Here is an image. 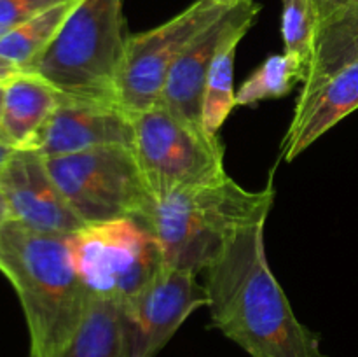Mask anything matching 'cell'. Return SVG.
Masks as SVG:
<instances>
[{
  "instance_id": "6da1fadb",
  "label": "cell",
  "mask_w": 358,
  "mask_h": 357,
  "mask_svg": "<svg viewBox=\"0 0 358 357\" xmlns=\"http://www.w3.org/2000/svg\"><path fill=\"white\" fill-rule=\"evenodd\" d=\"M264 227H240L203 270L212 328L250 357H327L269 268Z\"/></svg>"
},
{
  "instance_id": "7a4b0ae2",
  "label": "cell",
  "mask_w": 358,
  "mask_h": 357,
  "mask_svg": "<svg viewBox=\"0 0 358 357\" xmlns=\"http://www.w3.org/2000/svg\"><path fill=\"white\" fill-rule=\"evenodd\" d=\"M0 272L20 298L30 357L62 356L91 296L77 275L66 237L38 233L10 219L0 231Z\"/></svg>"
},
{
  "instance_id": "3957f363",
  "label": "cell",
  "mask_w": 358,
  "mask_h": 357,
  "mask_svg": "<svg viewBox=\"0 0 358 357\" xmlns=\"http://www.w3.org/2000/svg\"><path fill=\"white\" fill-rule=\"evenodd\" d=\"M273 203V182L250 191L227 175L152 198L142 220L156 237L164 265L198 275L240 227L268 219Z\"/></svg>"
},
{
  "instance_id": "277c9868",
  "label": "cell",
  "mask_w": 358,
  "mask_h": 357,
  "mask_svg": "<svg viewBox=\"0 0 358 357\" xmlns=\"http://www.w3.org/2000/svg\"><path fill=\"white\" fill-rule=\"evenodd\" d=\"M128 38L124 0H80L28 72L66 97L117 102Z\"/></svg>"
},
{
  "instance_id": "5b68a950",
  "label": "cell",
  "mask_w": 358,
  "mask_h": 357,
  "mask_svg": "<svg viewBox=\"0 0 358 357\" xmlns=\"http://www.w3.org/2000/svg\"><path fill=\"white\" fill-rule=\"evenodd\" d=\"M129 115L131 149L152 198L227 177L219 136L191 125L163 104Z\"/></svg>"
},
{
  "instance_id": "8992f818",
  "label": "cell",
  "mask_w": 358,
  "mask_h": 357,
  "mask_svg": "<svg viewBox=\"0 0 358 357\" xmlns=\"http://www.w3.org/2000/svg\"><path fill=\"white\" fill-rule=\"evenodd\" d=\"M66 244L90 294L121 303L135 296L164 266L156 237L138 217L86 224L66 237Z\"/></svg>"
},
{
  "instance_id": "52a82bcc",
  "label": "cell",
  "mask_w": 358,
  "mask_h": 357,
  "mask_svg": "<svg viewBox=\"0 0 358 357\" xmlns=\"http://www.w3.org/2000/svg\"><path fill=\"white\" fill-rule=\"evenodd\" d=\"M52 181L84 224L119 217L142 219L152 202L149 188L128 146L100 147L44 158Z\"/></svg>"
},
{
  "instance_id": "ba28073f",
  "label": "cell",
  "mask_w": 358,
  "mask_h": 357,
  "mask_svg": "<svg viewBox=\"0 0 358 357\" xmlns=\"http://www.w3.org/2000/svg\"><path fill=\"white\" fill-rule=\"evenodd\" d=\"M226 10L227 7L215 6L208 0H196L166 23L140 34H129L117 79V104L128 114L159 104L178 56Z\"/></svg>"
},
{
  "instance_id": "9c48e42d",
  "label": "cell",
  "mask_w": 358,
  "mask_h": 357,
  "mask_svg": "<svg viewBox=\"0 0 358 357\" xmlns=\"http://www.w3.org/2000/svg\"><path fill=\"white\" fill-rule=\"evenodd\" d=\"M205 286L185 270L164 265L145 287L122 303L133 357H157L198 308L206 307Z\"/></svg>"
},
{
  "instance_id": "30bf717a",
  "label": "cell",
  "mask_w": 358,
  "mask_h": 357,
  "mask_svg": "<svg viewBox=\"0 0 358 357\" xmlns=\"http://www.w3.org/2000/svg\"><path fill=\"white\" fill-rule=\"evenodd\" d=\"M112 146H133L131 115L117 102L59 93L58 105L28 149L51 158Z\"/></svg>"
},
{
  "instance_id": "8fae6325",
  "label": "cell",
  "mask_w": 358,
  "mask_h": 357,
  "mask_svg": "<svg viewBox=\"0 0 358 357\" xmlns=\"http://www.w3.org/2000/svg\"><path fill=\"white\" fill-rule=\"evenodd\" d=\"M0 189L10 219L28 230L70 237L86 226L48 172L44 158L31 149H16L0 172Z\"/></svg>"
},
{
  "instance_id": "7c38bea8",
  "label": "cell",
  "mask_w": 358,
  "mask_h": 357,
  "mask_svg": "<svg viewBox=\"0 0 358 357\" xmlns=\"http://www.w3.org/2000/svg\"><path fill=\"white\" fill-rule=\"evenodd\" d=\"M261 4L255 0H240L227 9L206 30H203L178 56L161 93L159 104L170 108L194 126H201L203 94L206 79L224 38L245 21H255ZM205 130V128H203Z\"/></svg>"
},
{
  "instance_id": "4fadbf2b",
  "label": "cell",
  "mask_w": 358,
  "mask_h": 357,
  "mask_svg": "<svg viewBox=\"0 0 358 357\" xmlns=\"http://www.w3.org/2000/svg\"><path fill=\"white\" fill-rule=\"evenodd\" d=\"M357 108L358 59L329 77L310 94L297 98L292 121L282 142V160H296Z\"/></svg>"
},
{
  "instance_id": "5bb4252c",
  "label": "cell",
  "mask_w": 358,
  "mask_h": 357,
  "mask_svg": "<svg viewBox=\"0 0 358 357\" xmlns=\"http://www.w3.org/2000/svg\"><path fill=\"white\" fill-rule=\"evenodd\" d=\"M59 102V93L42 77L20 72L3 86L0 128L3 140L28 149Z\"/></svg>"
},
{
  "instance_id": "9a60e30c",
  "label": "cell",
  "mask_w": 358,
  "mask_h": 357,
  "mask_svg": "<svg viewBox=\"0 0 358 357\" xmlns=\"http://www.w3.org/2000/svg\"><path fill=\"white\" fill-rule=\"evenodd\" d=\"M59 357H133L121 301L91 294L83 321Z\"/></svg>"
},
{
  "instance_id": "2e32d148",
  "label": "cell",
  "mask_w": 358,
  "mask_h": 357,
  "mask_svg": "<svg viewBox=\"0 0 358 357\" xmlns=\"http://www.w3.org/2000/svg\"><path fill=\"white\" fill-rule=\"evenodd\" d=\"M355 59H358V4L317 27L313 52L299 97L310 94Z\"/></svg>"
},
{
  "instance_id": "e0dca14e",
  "label": "cell",
  "mask_w": 358,
  "mask_h": 357,
  "mask_svg": "<svg viewBox=\"0 0 358 357\" xmlns=\"http://www.w3.org/2000/svg\"><path fill=\"white\" fill-rule=\"evenodd\" d=\"M255 21H245L238 24L217 51L215 59L206 79L205 94H203L201 125L210 135L219 136V130L236 107V91H234V58L241 38L247 35Z\"/></svg>"
},
{
  "instance_id": "ac0fdd59",
  "label": "cell",
  "mask_w": 358,
  "mask_h": 357,
  "mask_svg": "<svg viewBox=\"0 0 358 357\" xmlns=\"http://www.w3.org/2000/svg\"><path fill=\"white\" fill-rule=\"evenodd\" d=\"M79 2L80 0H66V2L58 4L28 20L16 30L3 35L0 38V56L14 63L23 72H28L34 63L41 58L42 52L49 48V44L55 41L58 31L62 30Z\"/></svg>"
},
{
  "instance_id": "d6986e66",
  "label": "cell",
  "mask_w": 358,
  "mask_h": 357,
  "mask_svg": "<svg viewBox=\"0 0 358 357\" xmlns=\"http://www.w3.org/2000/svg\"><path fill=\"white\" fill-rule=\"evenodd\" d=\"M303 80L304 72L292 58H289L285 52L273 55L250 77H247L236 91V107L283 98L297 83L303 84Z\"/></svg>"
},
{
  "instance_id": "ffe728a7",
  "label": "cell",
  "mask_w": 358,
  "mask_h": 357,
  "mask_svg": "<svg viewBox=\"0 0 358 357\" xmlns=\"http://www.w3.org/2000/svg\"><path fill=\"white\" fill-rule=\"evenodd\" d=\"M317 20H315L311 0H283L282 35L285 55L292 58L306 77L313 52Z\"/></svg>"
},
{
  "instance_id": "44dd1931",
  "label": "cell",
  "mask_w": 358,
  "mask_h": 357,
  "mask_svg": "<svg viewBox=\"0 0 358 357\" xmlns=\"http://www.w3.org/2000/svg\"><path fill=\"white\" fill-rule=\"evenodd\" d=\"M66 0H0V38Z\"/></svg>"
},
{
  "instance_id": "7402d4cb",
  "label": "cell",
  "mask_w": 358,
  "mask_h": 357,
  "mask_svg": "<svg viewBox=\"0 0 358 357\" xmlns=\"http://www.w3.org/2000/svg\"><path fill=\"white\" fill-rule=\"evenodd\" d=\"M311 4H313L315 20H317L318 27V24H322L324 21L336 16V14L343 13V10L348 9V7L355 6V4H358V0H311Z\"/></svg>"
},
{
  "instance_id": "603a6c76",
  "label": "cell",
  "mask_w": 358,
  "mask_h": 357,
  "mask_svg": "<svg viewBox=\"0 0 358 357\" xmlns=\"http://www.w3.org/2000/svg\"><path fill=\"white\" fill-rule=\"evenodd\" d=\"M20 72H23V70H20L16 65H14V63L7 62L6 58H2V56H0V84H7L10 79H13V77H16Z\"/></svg>"
},
{
  "instance_id": "cb8c5ba5",
  "label": "cell",
  "mask_w": 358,
  "mask_h": 357,
  "mask_svg": "<svg viewBox=\"0 0 358 357\" xmlns=\"http://www.w3.org/2000/svg\"><path fill=\"white\" fill-rule=\"evenodd\" d=\"M14 153H16V147L0 140V172H2V168L6 167L7 161L10 160V156H13Z\"/></svg>"
},
{
  "instance_id": "d4e9b609",
  "label": "cell",
  "mask_w": 358,
  "mask_h": 357,
  "mask_svg": "<svg viewBox=\"0 0 358 357\" xmlns=\"http://www.w3.org/2000/svg\"><path fill=\"white\" fill-rule=\"evenodd\" d=\"M9 220H10L9 206H7L6 196H3L2 189H0V231H2V227L6 226V224L9 223Z\"/></svg>"
},
{
  "instance_id": "484cf974",
  "label": "cell",
  "mask_w": 358,
  "mask_h": 357,
  "mask_svg": "<svg viewBox=\"0 0 358 357\" xmlns=\"http://www.w3.org/2000/svg\"><path fill=\"white\" fill-rule=\"evenodd\" d=\"M208 2L215 4V6H220V7H227V9H229V7L236 6L240 0H208Z\"/></svg>"
},
{
  "instance_id": "4316f807",
  "label": "cell",
  "mask_w": 358,
  "mask_h": 357,
  "mask_svg": "<svg viewBox=\"0 0 358 357\" xmlns=\"http://www.w3.org/2000/svg\"><path fill=\"white\" fill-rule=\"evenodd\" d=\"M3 86H6V84H0V114H2V102H3ZM0 140H2V142H6V140H3V135H2V128H0Z\"/></svg>"
}]
</instances>
